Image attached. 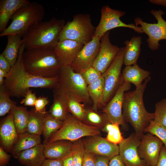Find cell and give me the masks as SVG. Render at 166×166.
I'll return each mask as SVG.
<instances>
[{
	"label": "cell",
	"instance_id": "6da1fadb",
	"mask_svg": "<svg viewBox=\"0 0 166 166\" xmlns=\"http://www.w3.org/2000/svg\"><path fill=\"white\" fill-rule=\"evenodd\" d=\"M25 49L24 42L21 46L17 61L11 67L4 86L10 97H24L30 88L53 89L59 80V75L52 78H45L31 75L25 70L22 61Z\"/></svg>",
	"mask_w": 166,
	"mask_h": 166
},
{
	"label": "cell",
	"instance_id": "7a4b0ae2",
	"mask_svg": "<svg viewBox=\"0 0 166 166\" xmlns=\"http://www.w3.org/2000/svg\"><path fill=\"white\" fill-rule=\"evenodd\" d=\"M150 77L144 80L141 86L132 91L125 92L122 106V114L125 121L129 123L135 133L141 138L145 128L153 120V113L146 109L143 95Z\"/></svg>",
	"mask_w": 166,
	"mask_h": 166
},
{
	"label": "cell",
	"instance_id": "3957f363",
	"mask_svg": "<svg viewBox=\"0 0 166 166\" xmlns=\"http://www.w3.org/2000/svg\"><path fill=\"white\" fill-rule=\"evenodd\" d=\"M22 61L28 73L45 78L59 76L61 67L54 53V48L50 47L25 49Z\"/></svg>",
	"mask_w": 166,
	"mask_h": 166
},
{
	"label": "cell",
	"instance_id": "277c9868",
	"mask_svg": "<svg viewBox=\"0 0 166 166\" xmlns=\"http://www.w3.org/2000/svg\"><path fill=\"white\" fill-rule=\"evenodd\" d=\"M65 24L63 19L53 18L32 26L23 37L25 49L54 48L59 41L61 32Z\"/></svg>",
	"mask_w": 166,
	"mask_h": 166
},
{
	"label": "cell",
	"instance_id": "5b68a950",
	"mask_svg": "<svg viewBox=\"0 0 166 166\" xmlns=\"http://www.w3.org/2000/svg\"><path fill=\"white\" fill-rule=\"evenodd\" d=\"M45 10L43 6L36 2H30L19 9L13 15L10 25L0 34V37L10 35L23 36L32 26L42 21Z\"/></svg>",
	"mask_w": 166,
	"mask_h": 166
},
{
	"label": "cell",
	"instance_id": "8992f818",
	"mask_svg": "<svg viewBox=\"0 0 166 166\" xmlns=\"http://www.w3.org/2000/svg\"><path fill=\"white\" fill-rule=\"evenodd\" d=\"M59 80L53 93H61L72 95L85 105L91 103L87 84L80 73L73 71L70 66H61Z\"/></svg>",
	"mask_w": 166,
	"mask_h": 166
},
{
	"label": "cell",
	"instance_id": "52a82bcc",
	"mask_svg": "<svg viewBox=\"0 0 166 166\" xmlns=\"http://www.w3.org/2000/svg\"><path fill=\"white\" fill-rule=\"evenodd\" d=\"M95 30L89 14H77L73 16L72 21L65 24L61 32L59 41L70 40L84 45L92 40Z\"/></svg>",
	"mask_w": 166,
	"mask_h": 166
},
{
	"label": "cell",
	"instance_id": "ba28073f",
	"mask_svg": "<svg viewBox=\"0 0 166 166\" xmlns=\"http://www.w3.org/2000/svg\"><path fill=\"white\" fill-rule=\"evenodd\" d=\"M101 132L100 129L84 124L68 112L61 128L43 143L60 140L73 142L84 137L100 135Z\"/></svg>",
	"mask_w": 166,
	"mask_h": 166
},
{
	"label": "cell",
	"instance_id": "9c48e42d",
	"mask_svg": "<svg viewBox=\"0 0 166 166\" xmlns=\"http://www.w3.org/2000/svg\"><path fill=\"white\" fill-rule=\"evenodd\" d=\"M151 13L157 20V23H147L138 17L135 18L134 22L136 26H141L140 27L144 33L148 35L147 42L148 47L150 49L154 51L159 49L160 41L166 40V21L162 17L164 12L161 10H152Z\"/></svg>",
	"mask_w": 166,
	"mask_h": 166
},
{
	"label": "cell",
	"instance_id": "30bf717a",
	"mask_svg": "<svg viewBox=\"0 0 166 166\" xmlns=\"http://www.w3.org/2000/svg\"><path fill=\"white\" fill-rule=\"evenodd\" d=\"M125 47L120 48L115 59L102 74L104 81L103 102L105 106L114 95L120 83Z\"/></svg>",
	"mask_w": 166,
	"mask_h": 166
},
{
	"label": "cell",
	"instance_id": "8fae6325",
	"mask_svg": "<svg viewBox=\"0 0 166 166\" xmlns=\"http://www.w3.org/2000/svg\"><path fill=\"white\" fill-rule=\"evenodd\" d=\"M101 19L98 25L95 27L93 37L97 36L101 38L107 32L118 27L128 28L138 33H144L140 27L136 24H126L121 20V18L126 14L124 11L114 10L106 5L101 8Z\"/></svg>",
	"mask_w": 166,
	"mask_h": 166
},
{
	"label": "cell",
	"instance_id": "7c38bea8",
	"mask_svg": "<svg viewBox=\"0 0 166 166\" xmlns=\"http://www.w3.org/2000/svg\"><path fill=\"white\" fill-rule=\"evenodd\" d=\"M131 87V84L123 78L122 75L120 85L113 96L103 107V112L107 117L110 122L125 128V121L122 114L124 94Z\"/></svg>",
	"mask_w": 166,
	"mask_h": 166
},
{
	"label": "cell",
	"instance_id": "4fadbf2b",
	"mask_svg": "<svg viewBox=\"0 0 166 166\" xmlns=\"http://www.w3.org/2000/svg\"><path fill=\"white\" fill-rule=\"evenodd\" d=\"M141 139L133 133L119 144V155L126 166H148L138 153Z\"/></svg>",
	"mask_w": 166,
	"mask_h": 166
},
{
	"label": "cell",
	"instance_id": "5bb4252c",
	"mask_svg": "<svg viewBox=\"0 0 166 166\" xmlns=\"http://www.w3.org/2000/svg\"><path fill=\"white\" fill-rule=\"evenodd\" d=\"M101 38L94 37L84 45L70 65L74 71L81 73L92 66L100 51Z\"/></svg>",
	"mask_w": 166,
	"mask_h": 166
},
{
	"label": "cell",
	"instance_id": "9a60e30c",
	"mask_svg": "<svg viewBox=\"0 0 166 166\" xmlns=\"http://www.w3.org/2000/svg\"><path fill=\"white\" fill-rule=\"evenodd\" d=\"M163 141L156 136L148 133L142 136L138 148L140 157L149 166H155L159 158Z\"/></svg>",
	"mask_w": 166,
	"mask_h": 166
},
{
	"label": "cell",
	"instance_id": "2e32d148",
	"mask_svg": "<svg viewBox=\"0 0 166 166\" xmlns=\"http://www.w3.org/2000/svg\"><path fill=\"white\" fill-rule=\"evenodd\" d=\"M109 33V31L107 32L101 38L100 51L92 66L102 74L110 66L120 49L111 42Z\"/></svg>",
	"mask_w": 166,
	"mask_h": 166
},
{
	"label": "cell",
	"instance_id": "e0dca14e",
	"mask_svg": "<svg viewBox=\"0 0 166 166\" xmlns=\"http://www.w3.org/2000/svg\"><path fill=\"white\" fill-rule=\"evenodd\" d=\"M83 140L86 152L106 156L110 159L119 155L118 145L100 135L87 137Z\"/></svg>",
	"mask_w": 166,
	"mask_h": 166
},
{
	"label": "cell",
	"instance_id": "ac0fdd59",
	"mask_svg": "<svg viewBox=\"0 0 166 166\" xmlns=\"http://www.w3.org/2000/svg\"><path fill=\"white\" fill-rule=\"evenodd\" d=\"M83 46L73 40H64L58 42L54 51L61 66H70Z\"/></svg>",
	"mask_w": 166,
	"mask_h": 166
},
{
	"label": "cell",
	"instance_id": "d6986e66",
	"mask_svg": "<svg viewBox=\"0 0 166 166\" xmlns=\"http://www.w3.org/2000/svg\"><path fill=\"white\" fill-rule=\"evenodd\" d=\"M18 135L11 111L2 121L0 126V142L2 146L5 151L10 152Z\"/></svg>",
	"mask_w": 166,
	"mask_h": 166
},
{
	"label": "cell",
	"instance_id": "ffe728a7",
	"mask_svg": "<svg viewBox=\"0 0 166 166\" xmlns=\"http://www.w3.org/2000/svg\"><path fill=\"white\" fill-rule=\"evenodd\" d=\"M72 143L73 142L65 140L43 143L45 159H58L64 158L71 152Z\"/></svg>",
	"mask_w": 166,
	"mask_h": 166
},
{
	"label": "cell",
	"instance_id": "44dd1931",
	"mask_svg": "<svg viewBox=\"0 0 166 166\" xmlns=\"http://www.w3.org/2000/svg\"><path fill=\"white\" fill-rule=\"evenodd\" d=\"M30 2L28 0H1L0 1V30L2 32L10 19L20 8Z\"/></svg>",
	"mask_w": 166,
	"mask_h": 166
},
{
	"label": "cell",
	"instance_id": "7402d4cb",
	"mask_svg": "<svg viewBox=\"0 0 166 166\" xmlns=\"http://www.w3.org/2000/svg\"><path fill=\"white\" fill-rule=\"evenodd\" d=\"M17 159L24 166H42L46 159L43 144L41 143L21 152Z\"/></svg>",
	"mask_w": 166,
	"mask_h": 166
},
{
	"label": "cell",
	"instance_id": "603a6c76",
	"mask_svg": "<svg viewBox=\"0 0 166 166\" xmlns=\"http://www.w3.org/2000/svg\"><path fill=\"white\" fill-rule=\"evenodd\" d=\"M41 144L40 136L35 135L26 132L19 134L10 152L13 156L17 159L21 152Z\"/></svg>",
	"mask_w": 166,
	"mask_h": 166
},
{
	"label": "cell",
	"instance_id": "cb8c5ba5",
	"mask_svg": "<svg viewBox=\"0 0 166 166\" xmlns=\"http://www.w3.org/2000/svg\"><path fill=\"white\" fill-rule=\"evenodd\" d=\"M150 74L149 71L141 69L137 64L126 66L121 73L124 79L133 84L136 88L139 87L144 80L150 77Z\"/></svg>",
	"mask_w": 166,
	"mask_h": 166
},
{
	"label": "cell",
	"instance_id": "d4e9b609",
	"mask_svg": "<svg viewBox=\"0 0 166 166\" xmlns=\"http://www.w3.org/2000/svg\"><path fill=\"white\" fill-rule=\"evenodd\" d=\"M7 36V43L2 53L12 67L17 61L20 48L24 41L22 36L19 35H10Z\"/></svg>",
	"mask_w": 166,
	"mask_h": 166
},
{
	"label": "cell",
	"instance_id": "484cf974",
	"mask_svg": "<svg viewBox=\"0 0 166 166\" xmlns=\"http://www.w3.org/2000/svg\"><path fill=\"white\" fill-rule=\"evenodd\" d=\"M141 39L140 36H133L130 40L124 42L126 49L123 61L125 66L137 64V61L140 54Z\"/></svg>",
	"mask_w": 166,
	"mask_h": 166
},
{
	"label": "cell",
	"instance_id": "4316f807",
	"mask_svg": "<svg viewBox=\"0 0 166 166\" xmlns=\"http://www.w3.org/2000/svg\"><path fill=\"white\" fill-rule=\"evenodd\" d=\"M104 85V81L102 76L88 85V94L93 103L92 108L95 111H98V109L104 106L103 100Z\"/></svg>",
	"mask_w": 166,
	"mask_h": 166
},
{
	"label": "cell",
	"instance_id": "83f0119b",
	"mask_svg": "<svg viewBox=\"0 0 166 166\" xmlns=\"http://www.w3.org/2000/svg\"><path fill=\"white\" fill-rule=\"evenodd\" d=\"M53 93V101L49 112L56 119L64 121L68 113L66 96L63 93Z\"/></svg>",
	"mask_w": 166,
	"mask_h": 166
},
{
	"label": "cell",
	"instance_id": "f1b7e54d",
	"mask_svg": "<svg viewBox=\"0 0 166 166\" xmlns=\"http://www.w3.org/2000/svg\"><path fill=\"white\" fill-rule=\"evenodd\" d=\"M14 121L18 134L25 132L30 117V111L22 106L16 105L11 110Z\"/></svg>",
	"mask_w": 166,
	"mask_h": 166
},
{
	"label": "cell",
	"instance_id": "f546056e",
	"mask_svg": "<svg viewBox=\"0 0 166 166\" xmlns=\"http://www.w3.org/2000/svg\"><path fill=\"white\" fill-rule=\"evenodd\" d=\"M82 122L84 124L101 130L110 121L104 113L95 111L92 108H86L85 113Z\"/></svg>",
	"mask_w": 166,
	"mask_h": 166
},
{
	"label": "cell",
	"instance_id": "4dcf8cb0",
	"mask_svg": "<svg viewBox=\"0 0 166 166\" xmlns=\"http://www.w3.org/2000/svg\"><path fill=\"white\" fill-rule=\"evenodd\" d=\"M29 111L30 117L26 132L40 136L42 134L44 118L47 112H38L34 108L32 109Z\"/></svg>",
	"mask_w": 166,
	"mask_h": 166
},
{
	"label": "cell",
	"instance_id": "1f68e13d",
	"mask_svg": "<svg viewBox=\"0 0 166 166\" xmlns=\"http://www.w3.org/2000/svg\"><path fill=\"white\" fill-rule=\"evenodd\" d=\"M64 94L66 98L68 112L82 121L86 110L85 105L75 96L70 94Z\"/></svg>",
	"mask_w": 166,
	"mask_h": 166
},
{
	"label": "cell",
	"instance_id": "d6a6232c",
	"mask_svg": "<svg viewBox=\"0 0 166 166\" xmlns=\"http://www.w3.org/2000/svg\"><path fill=\"white\" fill-rule=\"evenodd\" d=\"M63 121L58 120L47 112L45 114L43 122L42 134L44 142H47L50 137L62 127Z\"/></svg>",
	"mask_w": 166,
	"mask_h": 166
},
{
	"label": "cell",
	"instance_id": "836d02e7",
	"mask_svg": "<svg viewBox=\"0 0 166 166\" xmlns=\"http://www.w3.org/2000/svg\"><path fill=\"white\" fill-rule=\"evenodd\" d=\"M118 124L110 122L107 124L101 130L107 133L106 139L109 142L119 144L124 139L120 131Z\"/></svg>",
	"mask_w": 166,
	"mask_h": 166
},
{
	"label": "cell",
	"instance_id": "e575fe53",
	"mask_svg": "<svg viewBox=\"0 0 166 166\" xmlns=\"http://www.w3.org/2000/svg\"><path fill=\"white\" fill-rule=\"evenodd\" d=\"M71 152L74 166H82L86 153L83 140L81 139L73 142Z\"/></svg>",
	"mask_w": 166,
	"mask_h": 166
},
{
	"label": "cell",
	"instance_id": "d590c367",
	"mask_svg": "<svg viewBox=\"0 0 166 166\" xmlns=\"http://www.w3.org/2000/svg\"><path fill=\"white\" fill-rule=\"evenodd\" d=\"M3 85L0 86V116L9 113L16 105V103L12 101Z\"/></svg>",
	"mask_w": 166,
	"mask_h": 166
},
{
	"label": "cell",
	"instance_id": "8d00e7d4",
	"mask_svg": "<svg viewBox=\"0 0 166 166\" xmlns=\"http://www.w3.org/2000/svg\"><path fill=\"white\" fill-rule=\"evenodd\" d=\"M144 132L150 133L160 139L166 149V128L154 120H151Z\"/></svg>",
	"mask_w": 166,
	"mask_h": 166
},
{
	"label": "cell",
	"instance_id": "74e56055",
	"mask_svg": "<svg viewBox=\"0 0 166 166\" xmlns=\"http://www.w3.org/2000/svg\"><path fill=\"white\" fill-rule=\"evenodd\" d=\"M155 107L153 120L166 128V98L157 102Z\"/></svg>",
	"mask_w": 166,
	"mask_h": 166
},
{
	"label": "cell",
	"instance_id": "f35d334b",
	"mask_svg": "<svg viewBox=\"0 0 166 166\" xmlns=\"http://www.w3.org/2000/svg\"><path fill=\"white\" fill-rule=\"evenodd\" d=\"M80 73L88 85L94 82L102 76L101 73L93 66Z\"/></svg>",
	"mask_w": 166,
	"mask_h": 166
},
{
	"label": "cell",
	"instance_id": "ab89813d",
	"mask_svg": "<svg viewBox=\"0 0 166 166\" xmlns=\"http://www.w3.org/2000/svg\"><path fill=\"white\" fill-rule=\"evenodd\" d=\"M49 103L47 97L44 96L39 97L37 98L35 104L34 108L35 111L39 113L46 112L45 107Z\"/></svg>",
	"mask_w": 166,
	"mask_h": 166
},
{
	"label": "cell",
	"instance_id": "60d3db41",
	"mask_svg": "<svg viewBox=\"0 0 166 166\" xmlns=\"http://www.w3.org/2000/svg\"><path fill=\"white\" fill-rule=\"evenodd\" d=\"M24 98L20 101L21 104L26 106L34 107L37 97L35 93H33L31 90L29 89Z\"/></svg>",
	"mask_w": 166,
	"mask_h": 166
},
{
	"label": "cell",
	"instance_id": "b9f144b4",
	"mask_svg": "<svg viewBox=\"0 0 166 166\" xmlns=\"http://www.w3.org/2000/svg\"><path fill=\"white\" fill-rule=\"evenodd\" d=\"M82 166H96V155L86 152Z\"/></svg>",
	"mask_w": 166,
	"mask_h": 166
},
{
	"label": "cell",
	"instance_id": "7bdbcfd3",
	"mask_svg": "<svg viewBox=\"0 0 166 166\" xmlns=\"http://www.w3.org/2000/svg\"><path fill=\"white\" fill-rule=\"evenodd\" d=\"M11 156L8 154L2 146L0 147V166H6L10 160Z\"/></svg>",
	"mask_w": 166,
	"mask_h": 166
},
{
	"label": "cell",
	"instance_id": "ee69618b",
	"mask_svg": "<svg viewBox=\"0 0 166 166\" xmlns=\"http://www.w3.org/2000/svg\"><path fill=\"white\" fill-rule=\"evenodd\" d=\"M155 166H166V149L164 145L161 149L158 160Z\"/></svg>",
	"mask_w": 166,
	"mask_h": 166
},
{
	"label": "cell",
	"instance_id": "f6af8a7d",
	"mask_svg": "<svg viewBox=\"0 0 166 166\" xmlns=\"http://www.w3.org/2000/svg\"><path fill=\"white\" fill-rule=\"evenodd\" d=\"M64 158L58 159H45L42 166H63Z\"/></svg>",
	"mask_w": 166,
	"mask_h": 166
},
{
	"label": "cell",
	"instance_id": "bcb514c9",
	"mask_svg": "<svg viewBox=\"0 0 166 166\" xmlns=\"http://www.w3.org/2000/svg\"><path fill=\"white\" fill-rule=\"evenodd\" d=\"M110 159L106 156L96 155V166H109Z\"/></svg>",
	"mask_w": 166,
	"mask_h": 166
},
{
	"label": "cell",
	"instance_id": "7dc6e473",
	"mask_svg": "<svg viewBox=\"0 0 166 166\" xmlns=\"http://www.w3.org/2000/svg\"><path fill=\"white\" fill-rule=\"evenodd\" d=\"M11 66L2 53L0 55V69L8 73Z\"/></svg>",
	"mask_w": 166,
	"mask_h": 166
},
{
	"label": "cell",
	"instance_id": "c3c4849f",
	"mask_svg": "<svg viewBox=\"0 0 166 166\" xmlns=\"http://www.w3.org/2000/svg\"><path fill=\"white\" fill-rule=\"evenodd\" d=\"M109 166H126L119 155L111 158L109 161Z\"/></svg>",
	"mask_w": 166,
	"mask_h": 166
},
{
	"label": "cell",
	"instance_id": "681fc988",
	"mask_svg": "<svg viewBox=\"0 0 166 166\" xmlns=\"http://www.w3.org/2000/svg\"><path fill=\"white\" fill-rule=\"evenodd\" d=\"M63 166H74L72 152L64 158Z\"/></svg>",
	"mask_w": 166,
	"mask_h": 166
},
{
	"label": "cell",
	"instance_id": "f907efd6",
	"mask_svg": "<svg viewBox=\"0 0 166 166\" xmlns=\"http://www.w3.org/2000/svg\"><path fill=\"white\" fill-rule=\"evenodd\" d=\"M149 2L155 4L166 7V0H150Z\"/></svg>",
	"mask_w": 166,
	"mask_h": 166
},
{
	"label": "cell",
	"instance_id": "816d5d0a",
	"mask_svg": "<svg viewBox=\"0 0 166 166\" xmlns=\"http://www.w3.org/2000/svg\"><path fill=\"white\" fill-rule=\"evenodd\" d=\"M8 73L0 69V76L6 78L8 76Z\"/></svg>",
	"mask_w": 166,
	"mask_h": 166
},
{
	"label": "cell",
	"instance_id": "f5cc1de1",
	"mask_svg": "<svg viewBox=\"0 0 166 166\" xmlns=\"http://www.w3.org/2000/svg\"><path fill=\"white\" fill-rule=\"evenodd\" d=\"M4 78L0 76V86L3 85H4Z\"/></svg>",
	"mask_w": 166,
	"mask_h": 166
},
{
	"label": "cell",
	"instance_id": "db71d44e",
	"mask_svg": "<svg viewBox=\"0 0 166 166\" xmlns=\"http://www.w3.org/2000/svg\"></svg>",
	"mask_w": 166,
	"mask_h": 166
}]
</instances>
